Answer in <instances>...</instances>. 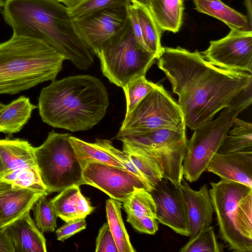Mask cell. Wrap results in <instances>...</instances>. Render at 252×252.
<instances>
[{
  "mask_svg": "<svg viewBox=\"0 0 252 252\" xmlns=\"http://www.w3.org/2000/svg\"><path fill=\"white\" fill-rule=\"evenodd\" d=\"M158 65L170 82L186 126L194 130L252 88V75L219 68L197 50L163 47Z\"/></svg>",
  "mask_w": 252,
  "mask_h": 252,
  "instance_id": "1",
  "label": "cell"
},
{
  "mask_svg": "<svg viewBox=\"0 0 252 252\" xmlns=\"http://www.w3.org/2000/svg\"><path fill=\"white\" fill-rule=\"evenodd\" d=\"M3 7L13 34L46 42L79 69L87 70L93 63L94 54L67 7L57 0H5Z\"/></svg>",
  "mask_w": 252,
  "mask_h": 252,
  "instance_id": "2",
  "label": "cell"
},
{
  "mask_svg": "<svg viewBox=\"0 0 252 252\" xmlns=\"http://www.w3.org/2000/svg\"><path fill=\"white\" fill-rule=\"evenodd\" d=\"M108 106L105 86L89 75L54 80L42 88L38 97L43 122L72 132L92 128L104 117Z\"/></svg>",
  "mask_w": 252,
  "mask_h": 252,
  "instance_id": "3",
  "label": "cell"
},
{
  "mask_svg": "<svg viewBox=\"0 0 252 252\" xmlns=\"http://www.w3.org/2000/svg\"><path fill=\"white\" fill-rule=\"evenodd\" d=\"M65 60L43 41L13 34L0 43V94H14L55 80Z\"/></svg>",
  "mask_w": 252,
  "mask_h": 252,
  "instance_id": "4",
  "label": "cell"
},
{
  "mask_svg": "<svg viewBox=\"0 0 252 252\" xmlns=\"http://www.w3.org/2000/svg\"><path fill=\"white\" fill-rule=\"evenodd\" d=\"M104 76L124 88L133 80L146 76L157 59L138 42L128 17L119 31L104 42L96 55Z\"/></svg>",
  "mask_w": 252,
  "mask_h": 252,
  "instance_id": "5",
  "label": "cell"
},
{
  "mask_svg": "<svg viewBox=\"0 0 252 252\" xmlns=\"http://www.w3.org/2000/svg\"><path fill=\"white\" fill-rule=\"evenodd\" d=\"M252 102V89L243 92L219 116L194 130L188 140L183 161L184 178L190 183L196 181L206 170L213 156L217 153L223 140L238 115Z\"/></svg>",
  "mask_w": 252,
  "mask_h": 252,
  "instance_id": "6",
  "label": "cell"
},
{
  "mask_svg": "<svg viewBox=\"0 0 252 252\" xmlns=\"http://www.w3.org/2000/svg\"><path fill=\"white\" fill-rule=\"evenodd\" d=\"M70 136L52 131L41 145L34 148L39 173L48 194L85 185L82 165L69 141Z\"/></svg>",
  "mask_w": 252,
  "mask_h": 252,
  "instance_id": "7",
  "label": "cell"
},
{
  "mask_svg": "<svg viewBox=\"0 0 252 252\" xmlns=\"http://www.w3.org/2000/svg\"><path fill=\"white\" fill-rule=\"evenodd\" d=\"M116 139L153 158L164 178L181 185L188 140L186 129H158L143 132L118 133Z\"/></svg>",
  "mask_w": 252,
  "mask_h": 252,
  "instance_id": "8",
  "label": "cell"
},
{
  "mask_svg": "<svg viewBox=\"0 0 252 252\" xmlns=\"http://www.w3.org/2000/svg\"><path fill=\"white\" fill-rule=\"evenodd\" d=\"M161 128L186 129V126L179 104L161 85L157 84L131 112L126 114L118 133Z\"/></svg>",
  "mask_w": 252,
  "mask_h": 252,
  "instance_id": "9",
  "label": "cell"
},
{
  "mask_svg": "<svg viewBox=\"0 0 252 252\" xmlns=\"http://www.w3.org/2000/svg\"><path fill=\"white\" fill-rule=\"evenodd\" d=\"M209 189L216 213L220 237L229 250L236 252H252V241L244 236L236 224L237 204L252 188L235 182L221 179L211 182Z\"/></svg>",
  "mask_w": 252,
  "mask_h": 252,
  "instance_id": "10",
  "label": "cell"
},
{
  "mask_svg": "<svg viewBox=\"0 0 252 252\" xmlns=\"http://www.w3.org/2000/svg\"><path fill=\"white\" fill-rule=\"evenodd\" d=\"M34 148L24 139H0V154L4 168L0 180L48 195L39 173Z\"/></svg>",
  "mask_w": 252,
  "mask_h": 252,
  "instance_id": "11",
  "label": "cell"
},
{
  "mask_svg": "<svg viewBox=\"0 0 252 252\" xmlns=\"http://www.w3.org/2000/svg\"><path fill=\"white\" fill-rule=\"evenodd\" d=\"M85 185L95 187L111 198L124 202L137 189L149 192L153 187L142 178L125 168L90 161L82 169Z\"/></svg>",
  "mask_w": 252,
  "mask_h": 252,
  "instance_id": "12",
  "label": "cell"
},
{
  "mask_svg": "<svg viewBox=\"0 0 252 252\" xmlns=\"http://www.w3.org/2000/svg\"><path fill=\"white\" fill-rule=\"evenodd\" d=\"M204 59L219 68L252 73V31L231 29L225 37L211 41Z\"/></svg>",
  "mask_w": 252,
  "mask_h": 252,
  "instance_id": "13",
  "label": "cell"
},
{
  "mask_svg": "<svg viewBox=\"0 0 252 252\" xmlns=\"http://www.w3.org/2000/svg\"><path fill=\"white\" fill-rule=\"evenodd\" d=\"M150 193L156 204L158 222L176 233L189 237L187 205L181 185H176L163 178Z\"/></svg>",
  "mask_w": 252,
  "mask_h": 252,
  "instance_id": "14",
  "label": "cell"
},
{
  "mask_svg": "<svg viewBox=\"0 0 252 252\" xmlns=\"http://www.w3.org/2000/svg\"><path fill=\"white\" fill-rule=\"evenodd\" d=\"M126 6L111 7L73 19L78 33L94 55L123 26L127 17Z\"/></svg>",
  "mask_w": 252,
  "mask_h": 252,
  "instance_id": "15",
  "label": "cell"
},
{
  "mask_svg": "<svg viewBox=\"0 0 252 252\" xmlns=\"http://www.w3.org/2000/svg\"><path fill=\"white\" fill-rule=\"evenodd\" d=\"M43 194L0 180V227H5L30 211Z\"/></svg>",
  "mask_w": 252,
  "mask_h": 252,
  "instance_id": "16",
  "label": "cell"
},
{
  "mask_svg": "<svg viewBox=\"0 0 252 252\" xmlns=\"http://www.w3.org/2000/svg\"><path fill=\"white\" fill-rule=\"evenodd\" d=\"M206 170L221 179L235 182L252 188V151L229 154L216 153Z\"/></svg>",
  "mask_w": 252,
  "mask_h": 252,
  "instance_id": "17",
  "label": "cell"
},
{
  "mask_svg": "<svg viewBox=\"0 0 252 252\" xmlns=\"http://www.w3.org/2000/svg\"><path fill=\"white\" fill-rule=\"evenodd\" d=\"M181 187L187 202L190 241L204 228L210 226L214 210L206 184L195 190L183 179Z\"/></svg>",
  "mask_w": 252,
  "mask_h": 252,
  "instance_id": "18",
  "label": "cell"
},
{
  "mask_svg": "<svg viewBox=\"0 0 252 252\" xmlns=\"http://www.w3.org/2000/svg\"><path fill=\"white\" fill-rule=\"evenodd\" d=\"M30 211L5 226L15 252H46V239L32 219Z\"/></svg>",
  "mask_w": 252,
  "mask_h": 252,
  "instance_id": "19",
  "label": "cell"
},
{
  "mask_svg": "<svg viewBox=\"0 0 252 252\" xmlns=\"http://www.w3.org/2000/svg\"><path fill=\"white\" fill-rule=\"evenodd\" d=\"M58 217L66 221L85 218L94 209L81 193L79 186L65 189L51 199Z\"/></svg>",
  "mask_w": 252,
  "mask_h": 252,
  "instance_id": "20",
  "label": "cell"
},
{
  "mask_svg": "<svg viewBox=\"0 0 252 252\" xmlns=\"http://www.w3.org/2000/svg\"><path fill=\"white\" fill-rule=\"evenodd\" d=\"M199 12L220 20L230 29L252 31V24L247 16L235 10L221 0H193Z\"/></svg>",
  "mask_w": 252,
  "mask_h": 252,
  "instance_id": "21",
  "label": "cell"
},
{
  "mask_svg": "<svg viewBox=\"0 0 252 252\" xmlns=\"http://www.w3.org/2000/svg\"><path fill=\"white\" fill-rule=\"evenodd\" d=\"M36 108L29 98L25 96L7 104L0 112V132L11 134L20 131Z\"/></svg>",
  "mask_w": 252,
  "mask_h": 252,
  "instance_id": "22",
  "label": "cell"
},
{
  "mask_svg": "<svg viewBox=\"0 0 252 252\" xmlns=\"http://www.w3.org/2000/svg\"><path fill=\"white\" fill-rule=\"evenodd\" d=\"M148 8L162 31H179L183 21L184 0H149Z\"/></svg>",
  "mask_w": 252,
  "mask_h": 252,
  "instance_id": "23",
  "label": "cell"
},
{
  "mask_svg": "<svg viewBox=\"0 0 252 252\" xmlns=\"http://www.w3.org/2000/svg\"><path fill=\"white\" fill-rule=\"evenodd\" d=\"M223 140L217 153L252 151V124L237 117Z\"/></svg>",
  "mask_w": 252,
  "mask_h": 252,
  "instance_id": "24",
  "label": "cell"
},
{
  "mask_svg": "<svg viewBox=\"0 0 252 252\" xmlns=\"http://www.w3.org/2000/svg\"><path fill=\"white\" fill-rule=\"evenodd\" d=\"M120 201L110 198L106 201L107 222L115 241L118 252H135L130 241L121 214Z\"/></svg>",
  "mask_w": 252,
  "mask_h": 252,
  "instance_id": "25",
  "label": "cell"
},
{
  "mask_svg": "<svg viewBox=\"0 0 252 252\" xmlns=\"http://www.w3.org/2000/svg\"><path fill=\"white\" fill-rule=\"evenodd\" d=\"M135 8L144 42L156 59L163 47L161 44L162 31L158 25L149 8L136 2H130Z\"/></svg>",
  "mask_w": 252,
  "mask_h": 252,
  "instance_id": "26",
  "label": "cell"
},
{
  "mask_svg": "<svg viewBox=\"0 0 252 252\" xmlns=\"http://www.w3.org/2000/svg\"><path fill=\"white\" fill-rule=\"evenodd\" d=\"M69 141L82 165L90 161L101 162L125 168L120 162L95 141L89 143L70 136Z\"/></svg>",
  "mask_w": 252,
  "mask_h": 252,
  "instance_id": "27",
  "label": "cell"
},
{
  "mask_svg": "<svg viewBox=\"0 0 252 252\" xmlns=\"http://www.w3.org/2000/svg\"><path fill=\"white\" fill-rule=\"evenodd\" d=\"M123 143V151L142 174L146 181L154 187L163 178L162 171L156 160L152 157L136 148Z\"/></svg>",
  "mask_w": 252,
  "mask_h": 252,
  "instance_id": "28",
  "label": "cell"
},
{
  "mask_svg": "<svg viewBox=\"0 0 252 252\" xmlns=\"http://www.w3.org/2000/svg\"><path fill=\"white\" fill-rule=\"evenodd\" d=\"M123 207L127 215L156 219L154 199L150 192L144 189H137L133 191L123 202Z\"/></svg>",
  "mask_w": 252,
  "mask_h": 252,
  "instance_id": "29",
  "label": "cell"
},
{
  "mask_svg": "<svg viewBox=\"0 0 252 252\" xmlns=\"http://www.w3.org/2000/svg\"><path fill=\"white\" fill-rule=\"evenodd\" d=\"M47 195L40 196L34 204L33 209L34 222L42 232L54 231L57 227L58 216Z\"/></svg>",
  "mask_w": 252,
  "mask_h": 252,
  "instance_id": "30",
  "label": "cell"
},
{
  "mask_svg": "<svg viewBox=\"0 0 252 252\" xmlns=\"http://www.w3.org/2000/svg\"><path fill=\"white\" fill-rule=\"evenodd\" d=\"M224 245L217 240L214 227L209 226L201 231L179 251L180 252H222Z\"/></svg>",
  "mask_w": 252,
  "mask_h": 252,
  "instance_id": "31",
  "label": "cell"
},
{
  "mask_svg": "<svg viewBox=\"0 0 252 252\" xmlns=\"http://www.w3.org/2000/svg\"><path fill=\"white\" fill-rule=\"evenodd\" d=\"M145 76L136 78L123 88L126 103V113L131 112L139 102L157 86Z\"/></svg>",
  "mask_w": 252,
  "mask_h": 252,
  "instance_id": "32",
  "label": "cell"
},
{
  "mask_svg": "<svg viewBox=\"0 0 252 252\" xmlns=\"http://www.w3.org/2000/svg\"><path fill=\"white\" fill-rule=\"evenodd\" d=\"M252 190L239 201L237 207L236 224L241 233L252 241Z\"/></svg>",
  "mask_w": 252,
  "mask_h": 252,
  "instance_id": "33",
  "label": "cell"
},
{
  "mask_svg": "<svg viewBox=\"0 0 252 252\" xmlns=\"http://www.w3.org/2000/svg\"><path fill=\"white\" fill-rule=\"evenodd\" d=\"M129 3L128 0H86L78 6L67 9L73 19H78L100 10L114 6H126Z\"/></svg>",
  "mask_w": 252,
  "mask_h": 252,
  "instance_id": "34",
  "label": "cell"
},
{
  "mask_svg": "<svg viewBox=\"0 0 252 252\" xmlns=\"http://www.w3.org/2000/svg\"><path fill=\"white\" fill-rule=\"evenodd\" d=\"M95 142L117 159L126 169L146 181L142 174L133 164L127 155L123 150L121 151L115 148L111 141L107 139H96Z\"/></svg>",
  "mask_w": 252,
  "mask_h": 252,
  "instance_id": "35",
  "label": "cell"
},
{
  "mask_svg": "<svg viewBox=\"0 0 252 252\" xmlns=\"http://www.w3.org/2000/svg\"><path fill=\"white\" fill-rule=\"evenodd\" d=\"M96 252H118V250L108 222L100 228L96 239Z\"/></svg>",
  "mask_w": 252,
  "mask_h": 252,
  "instance_id": "36",
  "label": "cell"
},
{
  "mask_svg": "<svg viewBox=\"0 0 252 252\" xmlns=\"http://www.w3.org/2000/svg\"><path fill=\"white\" fill-rule=\"evenodd\" d=\"M126 221L140 233L153 235L158 230V222L155 218L127 215Z\"/></svg>",
  "mask_w": 252,
  "mask_h": 252,
  "instance_id": "37",
  "label": "cell"
},
{
  "mask_svg": "<svg viewBox=\"0 0 252 252\" xmlns=\"http://www.w3.org/2000/svg\"><path fill=\"white\" fill-rule=\"evenodd\" d=\"M87 223L85 218L77 219L66 221L56 231L57 240L63 241L74 234L85 229Z\"/></svg>",
  "mask_w": 252,
  "mask_h": 252,
  "instance_id": "38",
  "label": "cell"
},
{
  "mask_svg": "<svg viewBox=\"0 0 252 252\" xmlns=\"http://www.w3.org/2000/svg\"><path fill=\"white\" fill-rule=\"evenodd\" d=\"M126 9L127 17L134 36L139 44L146 50L151 52L144 42L135 8L130 2L127 5Z\"/></svg>",
  "mask_w": 252,
  "mask_h": 252,
  "instance_id": "39",
  "label": "cell"
},
{
  "mask_svg": "<svg viewBox=\"0 0 252 252\" xmlns=\"http://www.w3.org/2000/svg\"><path fill=\"white\" fill-rule=\"evenodd\" d=\"M0 252H15L14 247L5 227H0Z\"/></svg>",
  "mask_w": 252,
  "mask_h": 252,
  "instance_id": "40",
  "label": "cell"
},
{
  "mask_svg": "<svg viewBox=\"0 0 252 252\" xmlns=\"http://www.w3.org/2000/svg\"><path fill=\"white\" fill-rule=\"evenodd\" d=\"M64 4L68 9H72L82 3L86 0H57Z\"/></svg>",
  "mask_w": 252,
  "mask_h": 252,
  "instance_id": "41",
  "label": "cell"
},
{
  "mask_svg": "<svg viewBox=\"0 0 252 252\" xmlns=\"http://www.w3.org/2000/svg\"><path fill=\"white\" fill-rule=\"evenodd\" d=\"M244 2L247 10V17L252 24V0H244Z\"/></svg>",
  "mask_w": 252,
  "mask_h": 252,
  "instance_id": "42",
  "label": "cell"
},
{
  "mask_svg": "<svg viewBox=\"0 0 252 252\" xmlns=\"http://www.w3.org/2000/svg\"><path fill=\"white\" fill-rule=\"evenodd\" d=\"M130 2H136L148 7L149 0H128Z\"/></svg>",
  "mask_w": 252,
  "mask_h": 252,
  "instance_id": "43",
  "label": "cell"
},
{
  "mask_svg": "<svg viewBox=\"0 0 252 252\" xmlns=\"http://www.w3.org/2000/svg\"><path fill=\"white\" fill-rule=\"evenodd\" d=\"M4 169V164L3 163V161H2L1 157L0 154V177H1L2 173H3Z\"/></svg>",
  "mask_w": 252,
  "mask_h": 252,
  "instance_id": "44",
  "label": "cell"
},
{
  "mask_svg": "<svg viewBox=\"0 0 252 252\" xmlns=\"http://www.w3.org/2000/svg\"><path fill=\"white\" fill-rule=\"evenodd\" d=\"M6 105L0 102V112L6 107Z\"/></svg>",
  "mask_w": 252,
  "mask_h": 252,
  "instance_id": "45",
  "label": "cell"
},
{
  "mask_svg": "<svg viewBox=\"0 0 252 252\" xmlns=\"http://www.w3.org/2000/svg\"><path fill=\"white\" fill-rule=\"evenodd\" d=\"M4 1L3 0H0V8L3 6Z\"/></svg>",
  "mask_w": 252,
  "mask_h": 252,
  "instance_id": "46",
  "label": "cell"
}]
</instances>
